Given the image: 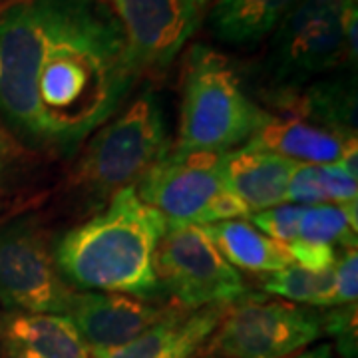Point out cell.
<instances>
[{"label": "cell", "instance_id": "cell-28", "mask_svg": "<svg viewBox=\"0 0 358 358\" xmlns=\"http://www.w3.org/2000/svg\"><path fill=\"white\" fill-rule=\"evenodd\" d=\"M14 2H18V0H0V13H2L4 8H8L10 4H14Z\"/></svg>", "mask_w": 358, "mask_h": 358}, {"label": "cell", "instance_id": "cell-11", "mask_svg": "<svg viewBox=\"0 0 358 358\" xmlns=\"http://www.w3.org/2000/svg\"><path fill=\"white\" fill-rule=\"evenodd\" d=\"M171 307L129 294L76 291L64 315L72 320L92 355L126 345L159 322Z\"/></svg>", "mask_w": 358, "mask_h": 358}, {"label": "cell", "instance_id": "cell-3", "mask_svg": "<svg viewBox=\"0 0 358 358\" xmlns=\"http://www.w3.org/2000/svg\"><path fill=\"white\" fill-rule=\"evenodd\" d=\"M267 110L243 86L237 68L225 54L195 44L181 70V112L176 152L227 154L255 136Z\"/></svg>", "mask_w": 358, "mask_h": 358}, {"label": "cell", "instance_id": "cell-7", "mask_svg": "<svg viewBox=\"0 0 358 358\" xmlns=\"http://www.w3.org/2000/svg\"><path fill=\"white\" fill-rule=\"evenodd\" d=\"M322 334V315L255 294L227 307L203 350L219 358H287Z\"/></svg>", "mask_w": 358, "mask_h": 358}, {"label": "cell", "instance_id": "cell-20", "mask_svg": "<svg viewBox=\"0 0 358 358\" xmlns=\"http://www.w3.org/2000/svg\"><path fill=\"white\" fill-rule=\"evenodd\" d=\"M187 315L189 310L173 305L164 319L138 334L136 338H131L129 343L110 350L92 352V358H159L178 338L181 324Z\"/></svg>", "mask_w": 358, "mask_h": 358}, {"label": "cell", "instance_id": "cell-22", "mask_svg": "<svg viewBox=\"0 0 358 358\" xmlns=\"http://www.w3.org/2000/svg\"><path fill=\"white\" fill-rule=\"evenodd\" d=\"M227 307H203L189 313L179 331L178 338L171 343L166 352L159 358H193L199 350H203L205 343L217 329Z\"/></svg>", "mask_w": 358, "mask_h": 358}, {"label": "cell", "instance_id": "cell-18", "mask_svg": "<svg viewBox=\"0 0 358 358\" xmlns=\"http://www.w3.org/2000/svg\"><path fill=\"white\" fill-rule=\"evenodd\" d=\"M263 289L293 305H308L315 308L334 307L333 271L313 273L293 263L281 271L268 273L263 281Z\"/></svg>", "mask_w": 358, "mask_h": 358}, {"label": "cell", "instance_id": "cell-17", "mask_svg": "<svg viewBox=\"0 0 358 358\" xmlns=\"http://www.w3.org/2000/svg\"><path fill=\"white\" fill-rule=\"evenodd\" d=\"M287 203L358 205V176L341 164H299L287 192Z\"/></svg>", "mask_w": 358, "mask_h": 358}, {"label": "cell", "instance_id": "cell-23", "mask_svg": "<svg viewBox=\"0 0 358 358\" xmlns=\"http://www.w3.org/2000/svg\"><path fill=\"white\" fill-rule=\"evenodd\" d=\"M303 211H305V205L285 201L277 207H271V209L259 211V213H251L249 223L261 231L263 235H267L271 239L289 247L299 239V225H301Z\"/></svg>", "mask_w": 358, "mask_h": 358}, {"label": "cell", "instance_id": "cell-21", "mask_svg": "<svg viewBox=\"0 0 358 358\" xmlns=\"http://www.w3.org/2000/svg\"><path fill=\"white\" fill-rule=\"evenodd\" d=\"M40 155L28 148L0 117V197L24 187L38 169Z\"/></svg>", "mask_w": 358, "mask_h": 358}, {"label": "cell", "instance_id": "cell-24", "mask_svg": "<svg viewBox=\"0 0 358 358\" xmlns=\"http://www.w3.org/2000/svg\"><path fill=\"white\" fill-rule=\"evenodd\" d=\"M322 329L336 338L338 350L346 357L357 355V305L333 307L329 315H322Z\"/></svg>", "mask_w": 358, "mask_h": 358}, {"label": "cell", "instance_id": "cell-25", "mask_svg": "<svg viewBox=\"0 0 358 358\" xmlns=\"http://www.w3.org/2000/svg\"><path fill=\"white\" fill-rule=\"evenodd\" d=\"M334 275V307L357 305L358 296V253L357 247L343 249V257L336 259Z\"/></svg>", "mask_w": 358, "mask_h": 358}, {"label": "cell", "instance_id": "cell-2", "mask_svg": "<svg viewBox=\"0 0 358 358\" xmlns=\"http://www.w3.org/2000/svg\"><path fill=\"white\" fill-rule=\"evenodd\" d=\"M166 227L164 215L143 203L129 185L98 213L64 233L54 245V261L72 289L157 303L162 287L155 275V253Z\"/></svg>", "mask_w": 358, "mask_h": 358}, {"label": "cell", "instance_id": "cell-4", "mask_svg": "<svg viewBox=\"0 0 358 358\" xmlns=\"http://www.w3.org/2000/svg\"><path fill=\"white\" fill-rule=\"evenodd\" d=\"M169 150L166 112L148 90L82 143L68 173V189L98 209L120 189L136 185Z\"/></svg>", "mask_w": 358, "mask_h": 358}, {"label": "cell", "instance_id": "cell-5", "mask_svg": "<svg viewBox=\"0 0 358 358\" xmlns=\"http://www.w3.org/2000/svg\"><path fill=\"white\" fill-rule=\"evenodd\" d=\"M358 0H301L271 34L261 66L265 94L301 90L348 64L346 28Z\"/></svg>", "mask_w": 358, "mask_h": 358}, {"label": "cell", "instance_id": "cell-8", "mask_svg": "<svg viewBox=\"0 0 358 358\" xmlns=\"http://www.w3.org/2000/svg\"><path fill=\"white\" fill-rule=\"evenodd\" d=\"M74 293L56 267L50 231L38 215L0 223V307L64 315Z\"/></svg>", "mask_w": 358, "mask_h": 358}, {"label": "cell", "instance_id": "cell-10", "mask_svg": "<svg viewBox=\"0 0 358 358\" xmlns=\"http://www.w3.org/2000/svg\"><path fill=\"white\" fill-rule=\"evenodd\" d=\"M124 28L141 74L159 76L201 26L215 0H103Z\"/></svg>", "mask_w": 358, "mask_h": 358}, {"label": "cell", "instance_id": "cell-12", "mask_svg": "<svg viewBox=\"0 0 358 358\" xmlns=\"http://www.w3.org/2000/svg\"><path fill=\"white\" fill-rule=\"evenodd\" d=\"M245 145L275 152L296 164L324 166L338 164L346 152L357 148V136H346L301 115L268 112L265 124Z\"/></svg>", "mask_w": 358, "mask_h": 358}, {"label": "cell", "instance_id": "cell-15", "mask_svg": "<svg viewBox=\"0 0 358 358\" xmlns=\"http://www.w3.org/2000/svg\"><path fill=\"white\" fill-rule=\"evenodd\" d=\"M301 0H215L207 13L213 36L235 48L263 42Z\"/></svg>", "mask_w": 358, "mask_h": 358}, {"label": "cell", "instance_id": "cell-14", "mask_svg": "<svg viewBox=\"0 0 358 358\" xmlns=\"http://www.w3.org/2000/svg\"><path fill=\"white\" fill-rule=\"evenodd\" d=\"M229 192L247 207L249 215L287 201L296 162L275 152L241 145L223 157Z\"/></svg>", "mask_w": 358, "mask_h": 358}, {"label": "cell", "instance_id": "cell-19", "mask_svg": "<svg viewBox=\"0 0 358 358\" xmlns=\"http://www.w3.org/2000/svg\"><path fill=\"white\" fill-rule=\"evenodd\" d=\"M358 205H308L299 225V239L305 243L331 245L336 249L357 247Z\"/></svg>", "mask_w": 358, "mask_h": 358}, {"label": "cell", "instance_id": "cell-1", "mask_svg": "<svg viewBox=\"0 0 358 358\" xmlns=\"http://www.w3.org/2000/svg\"><path fill=\"white\" fill-rule=\"evenodd\" d=\"M140 72L103 0H18L0 13V117L44 157H72Z\"/></svg>", "mask_w": 358, "mask_h": 358}, {"label": "cell", "instance_id": "cell-29", "mask_svg": "<svg viewBox=\"0 0 358 358\" xmlns=\"http://www.w3.org/2000/svg\"><path fill=\"white\" fill-rule=\"evenodd\" d=\"M203 358H219V357H203Z\"/></svg>", "mask_w": 358, "mask_h": 358}, {"label": "cell", "instance_id": "cell-26", "mask_svg": "<svg viewBox=\"0 0 358 358\" xmlns=\"http://www.w3.org/2000/svg\"><path fill=\"white\" fill-rule=\"evenodd\" d=\"M289 251L293 255L294 265L313 271V273H324L333 271L336 265V249L331 245L305 243V241H294L289 245Z\"/></svg>", "mask_w": 358, "mask_h": 358}, {"label": "cell", "instance_id": "cell-13", "mask_svg": "<svg viewBox=\"0 0 358 358\" xmlns=\"http://www.w3.org/2000/svg\"><path fill=\"white\" fill-rule=\"evenodd\" d=\"M0 357L92 358V355L66 315L4 310L0 315Z\"/></svg>", "mask_w": 358, "mask_h": 358}, {"label": "cell", "instance_id": "cell-16", "mask_svg": "<svg viewBox=\"0 0 358 358\" xmlns=\"http://www.w3.org/2000/svg\"><path fill=\"white\" fill-rule=\"evenodd\" d=\"M219 253L231 267L247 273H275L293 265V255L287 245L263 235L247 219H231L203 225Z\"/></svg>", "mask_w": 358, "mask_h": 358}, {"label": "cell", "instance_id": "cell-9", "mask_svg": "<svg viewBox=\"0 0 358 358\" xmlns=\"http://www.w3.org/2000/svg\"><path fill=\"white\" fill-rule=\"evenodd\" d=\"M155 275L162 291L185 310L229 307L245 296L241 273L219 253L201 225L167 223L155 253Z\"/></svg>", "mask_w": 358, "mask_h": 358}, {"label": "cell", "instance_id": "cell-6", "mask_svg": "<svg viewBox=\"0 0 358 358\" xmlns=\"http://www.w3.org/2000/svg\"><path fill=\"white\" fill-rule=\"evenodd\" d=\"M223 157L225 154H185L171 148L134 187L166 223L203 227L249 217L247 207L227 187Z\"/></svg>", "mask_w": 358, "mask_h": 358}, {"label": "cell", "instance_id": "cell-27", "mask_svg": "<svg viewBox=\"0 0 358 358\" xmlns=\"http://www.w3.org/2000/svg\"><path fill=\"white\" fill-rule=\"evenodd\" d=\"M287 358H334V348L329 343H322V345L308 346L305 350H299Z\"/></svg>", "mask_w": 358, "mask_h": 358}]
</instances>
